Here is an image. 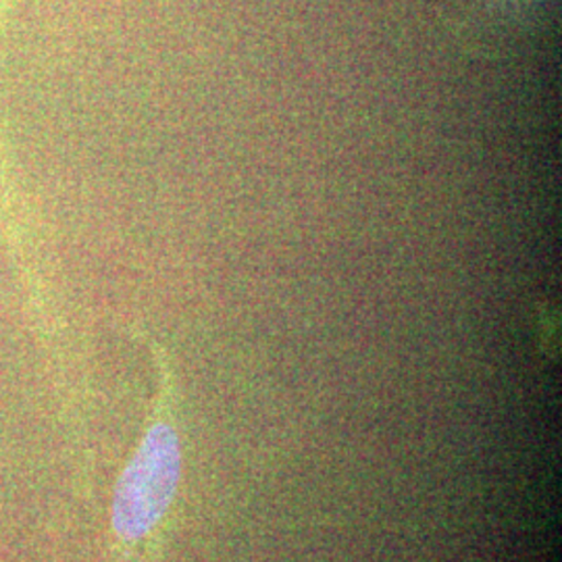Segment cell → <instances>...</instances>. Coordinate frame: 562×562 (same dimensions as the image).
<instances>
[{
	"label": "cell",
	"mask_w": 562,
	"mask_h": 562,
	"mask_svg": "<svg viewBox=\"0 0 562 562\" xmlns=\"http://www.w3.org/2000/svg\"><path fill=\"white\" fill-rule=\"evenodd\" d=\"M180 475L178 434L167 423H155L117 483L113 531L121 542H140L161 522L176 496Z\"/></svg>",
	"instance_id": "cell-1"
}]
</instances>
